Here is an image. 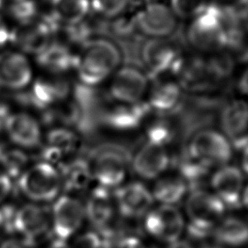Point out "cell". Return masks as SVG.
Returning <instances> with one entry per match:
<instances>
[{
  "mask_svg": "<svg viewBox=\"0 0 248 248\" xmlns=\"http://www.w3.org/2000/svg\"><path fill=\"white\" fill-rule=\"evenodd\" d=\"M91 13L100 20H112L131 8L130 0H90Z\"/></svg>",
  "mask_w": 248,
  "mask_h": 248,
  "instance_id": "1f68e13d",
  "label": "cell"
},
{
  "mask_svg": "<svg viewBox=\"0 0 248 248\" xmlns=\"http://www.w3.org/2000/svg\"><path fill=\"white\" fill-rule=\"evenodd\" d=\"M156 213L162 227L161 238L168 243H176L183 232L185 222L181 212L173 205L163 204L158 207Z\"/></svg>",
  "mask_w": 248,
  "mask_h": 248,
  "instance_id": "4316f807",
  "label": "cell"
},
{
  "mask_svg": "<svg viewBox=\"0 0 248 248\" xmlns=\"http://www.w3.org/2000/svg\"><path fill=\"white\" fill-rule=\"evenodd\" d=\"M220 125L232 144L244 149L248 145V102L239 98L226 102L220 110Z\"/></svg>",
  "mask_w": 248,
  "mask_h": 248,
  "instance_id": "4fadbf2b",
  "label": "cell"
},
{
  "mask_svg": "<svg viewBox=\"0 0 248 248\" xmlns=\"http://www.w3.org/2000/svg\"><path fill=\"white\" fill-rule=\"evenodd\" d=\"M138 34L153 40L169 39L177 30L179 19L168 3L149 2L136 9Z\"/></svg>",
  "mask_w": 248,
  "mask_h": 248,
  "instance_id": "ba28073f",
  "label": "cell"
},
{
  "mask_svg": "<svg viewBox=\"0 0 248 248\" xmlns=\"http://www.w3.org/2000/svg\"><path fill=\"white\" fill-rule=\"evenodd\" d=\"M243 150V159H242V167L244 171L248 174V145L242 149Z\"/></svg>",
  "mask_w": 248,
  "mask_h": 248,
  "instance_id": "f6af8a7d",
  "label": "cell"
},
{
  "mask_svg": "<svg viewBox=\"0 0 248 248\" xmlns=\"http://www.w3.org/2000/svg\"><path fill=\"white\" fill-rule=\"evenodd\" d=\"M122 62L123 52L116 42L105 36H96L76 53L74 71L79 83L97 87L108 81Z\"/></svg>",
  "mask_w": 248,
  "mask_h": 248,
  "instance_id": "6da1fadb",
  "label": "cell"
},
{
  "mask_svg": "<svg viewBox=\"0 0 248 248\" xmlns=\"http://www.w3.org/2000/svg\"><path fill=\"white\" fill-rule=\"evenodd\" d=\"M48 219L46 211L42 206L35 203L25 204L16 211L14 232L21 234L28 242H32L46 232Z\"/></svg>",
  "mask_w": 248,
  "mask_h": 248,
  "instance_id": "d6986e66",
  "label": "cell"
},
{
  "mask_svg": "<svg viewBox=\"0 0 248 248\" xmlns=\"http://www.w3.org/2000/svg\"><path fill=\"white\" fill-rule=\"evenodd\" d=\"M211 166L202 160L196 158L186 151L181 155L178 162V170L181 174V178L186 183L187 187L198 188L202 182L205 179V176L209 172Z\"/></svg>",
  "mask_w": 248,
  "mask_h": 248,
  "instance_id": "f1b7e54d",
  "label": "cell"
},
{
  "mask_svg": "<svg viewBox=\"0 0 248 248\" xmlns=\"http://www.w3.org/2000/svg\"><path fill=\"white\" fill-rule=\"evenodd\" d=\"M150 110L146 102L138 104H116L103 110L102 122L116 130L137 128Z\"/></svg>",
  "mask_w": 248,
  "mask_h": 248,
  "instance_id": "44dd1931",
  "label": "cell"
},
{
  "mask_svg": "<svg viewBox=\"0 0 248 248\" xmlns=\"http://www.w3.org/2000/svg\"><path fill=\"white\" fill-rule=\"evenodd\" d=\"M214 235L225 245L241 246L248 242V224L238 218H227L216 227Z\"/></svg>",
  "mask_w": 248,
  "mask_h": 248,
  "instance_id": "83f0119b",
  "label": "cell"
},
{
  "mask_svg": "<svg viewBox=\"0 0 248 248\" xmlns=\"http://www.w3.org/2000/svg\"><path fill=\"white\" fill-rule=\"evenodd\" d=\"M184 37L197 54L206 55L224 49V10L212 1L187 21Z\"/></svg>",
  "mask_w": 248,
  "mask_h": 248,
  "instance_id": "7a4b0ae2",
  "label": "cell"
},
{
  "mask_svg": "<svg viewBox=\"0 0 248 248\" xmlns=\"http://www.w3.org/2000/svg\"><path fill=\"white\" fill-rule=\"evenodd\" d=\"M213 1L218 3L219 5H221L223 7H229V6H232V5H236L238 3H241L245 0H213Z\"/></svg>",
  "mask_w": 248,
  "mask_h": 248,
  "instance_id": "b9f144b4",
  "label": "cell"
},
{
  "mask_svg": "<svg viewBox=\"0 0 248 248\" xmlns=\"http://www.w3.org/2000/svg\"><path fill=\"white\" fill-rule=\"evenodd\" d=\"M129 158L127 151L117 145L98 147L90 164L92 177L105 188L117 187L126 176Z\"/></svg>",
  "mask_w": 248,
  "mask_h": 248,
  "instance_id": "30bf717a",
  "label": "cell"
},
{
  "mask_svg": "<svg viewBox=\"0 0 248 248\" xmlns=\"http://www.w3.org/2000/svg\"><path fill=\"white\" fill-rule=\"evenodd\" d=\"M12 191V179L6 173L0 171V202H2Z\"/></svg>",
  "mask_w": 248,
  "mask_h": 248,
  "instance_id": "74e56055",
  "label": "cell"
},
{
  "mask_svg": "<svg viewBox=\"0 0 248 248\" xmlns=\"http://www.w3.org/2000/svg\"><path fill=\"white\" fill-rule=\"evenodd\" d=\"M115 199L121 215L127 219L142 216L152 205L153 196L140 182H132L119 187Z\"/></svg>",
  "mask_w": 248,
  "mask_h": 248,
  "instance_id": "9a60e30c",
  "label": "cell"
},
{
  "mask_svg": "<svg viewBox=\"0 0 248 248\" xmlns=\"http://www.w3.org/2000/svg\"><path fill=\"white\" fill-rule=\"evenodd\" d=\"M0 248H27L26 245L17 239H7L0 244Z\"/></svg>",
  "mask_w": 248,
  "mask_h": 248,
  "instance_id": "60d3db41",
  "label": "cell"
},
{
  "mask_svg": "<svg viewBox=\"0 0 248 248\" xmlns=\"http://www.w3.org/2000/svg\"><path fill=\"white\" fill-rule=\"evenodd\" d=\"M60 175L62 186L66 190H82L87 187L92 178L90 164L85 159L77 158L62 165Z\"/></svg>",
  "mask_w": 248,
  "mask_h": 248,
  "instance_id": "484cf974",
  "label": "cell"
},
{
  "mask_svg": "<svg viewBox=\"0 0 248 248\" xmlns=\"http://www.w3.org/2000/svg\"><path fill=\"white\" fill-rule=\"evenodd\" d=\"M40 67L52 75H64L75 69L76 52L65 42L53 40L41 53L36 55Z\"/></svg>",
  "mask_w": 248,
  "mask_h": 248,
  "instance_id": "7402d4cb",
  "label": "cell"
},
{
  "mask_svg": "<svg viewBox=\"0 0 248 248\" xmlns=\"http://www.w3.org/2000/svg\"><path fill=\"white\" fill-rule=\"evenodd\" d=\"M85 215L90 223L100 230L108 227L114 213V206L111 196L108 190L103 186L94 188L84 206Z\"/></svg>",
  "mask_w": 248,
  "mask_h": 248,
  "instance_id": "603a6c76",
  "label": "cell"
},
{
  "mask_svg": "<svg viewBox=\"0 0 248 248\" xmlns=\"http://www.w3.org/2000/svg\"><path fill=\"white\" fill-rule=\"evenodd\" d=\"M4 130L14 143L23 148L37 147L42 140L39 122L26 112L11 113Z\"/></svg>",
  "mask_w": 248,
  "mask_h": 248,
  "instance_id": "ac0fdd59",
  "label": "cell"
},
{
  "mask_svg": "<svg viewBox=\"0 0 248 248\" xmlns=\"http://www.w3.org/2000/svg\"><path fill=\"white\" fill-rule=\"evenodd\" d=\"M151 85L145 70L136 65H121L108 79V97L116 104L144 102Z\"/></svg>",
  "mask_w": 248,
  "mask_h": 248,
  "instance_id": "277c9868",
  "label": "cell"
},
{
  "mask_svg": "<svg viewBox=\"0 0 248 248\" xmlns=\"http://www.w3.org/2000/svg\"><path fill=\"white\" fill-rule=\"evenodd\" d=\"M182 88L176 78H160L151 80L146 96V104L150 109L158 112H170L177 108Z\"/></svg>",
  "mask_w": 248,
  "mask_h": 248,
  "instance_id": "ffe728a7",
  "label": "cell"
},
{
  "mask_svg": "<svg viewBox=\"0 0 248 248\" xmlns=\"http://www.w3.org/2000/svg\"><path fill=\"white\" fill-rule=\"evenodd\" d=\"M11 114L8 106L4 103H0V130L5 129L7 118Z\"/></svg>",
  "mask_w": 248,
  "mask_h": 248,
  "instance_id": "ab89813d",
  "label": "cell"
},
{
  "mask_svg": "<svg viewBox=\"0 0 248 248\" xmlns=\"http://www.w3.org/2000/svg\"><path fill=\"white\" fill-rule=\"evenodd\" d=\"M213 0H169L167 3L177 18L189 20Z\"/></svg>",
  "mask_w": 248,
  "mask_h": 248,
  "instance_id": "836d02e7",
  "label": "cell"
},
{
  "mask_svg": "<svg viewBox=\"0 0 248 248\" xmlns=\"http://www.w3.org/2000/svg\"><path fill=\"white\" fill-rule=\"evenodd\" d=\"M243 175L234 166H224L211 177V186L215 195L225 206L238 207L241 202Z\"/></svg>",
  "mask_w": 248,
  "mask_h": 248,
  "instance_id": "2e32d148",
  "label": "cell"
},
{
  "mask_svg": "<svg viewBox=\"0 0 248 248\" xmlns=\"http://www.w3.org/2000/svg\"><path fill=\"white\" fill-rule=\"evenodd\" d=\"M11 29L7 25L2 13L0 12V48L4 47L8 43H10Z\"/></svg>",
  "mask_w": 248,
  "mask_h": 248,
  "instance_id": "f35d334b",
  "label": "cell"
},
{
  "mask_svg": "<svg viewBox=\"0 0 248 248\" xmlns=\"http://www.w3.org/2000/svg\"><path fill=\"white\" fill-rule=\"evenodd\" d=\"M185 57L177 43L169 39H148L140 48V58L151 80L176 78Z\"/></svg>",
  "mask_w": 248,
  "mask_h": 248,
  "instance_id": "3957f363",
  "label": "cell"
},
{
  "mask_svg": "<svg viewBox=\"0 0 248 248\" xmlns=\"http://www.w3.org/2000/svg\"><path fill=\"white\" fill-rule=\"evenodd\" d=\"M235 86L241 95L248 97V62L238 72L236 76Z\"/></svg>",
  "mask_w": 248,
  "mask_h": 248,
  "instance_id": "8d00e7d4",
  "label": "cell"
},
{
  "mask_svg": "<svg viewBox=\"0 0 248 248\" xmlns=\"http://www.w3.org/2000/svg\"><path fill=\"white\" fill-rule=\"evenodd\" d=\"M84 217L85 209L80 201L68 195L57 198L51 211V224L55 237L67 241L80 228Z\"/></svg>",
  "mask_w": 248,
  "mask_h": 248,
  "instance_id": "7c38bea8",
  "label": "cell"
},
{
  "mask_svg": "<svg viewBox=\"0 0 248 248\" xmlns=\"http://www.w3.org/2000/svg\"><path fill=\"white\" fill-rule=\"evenodd\" d=\"M110 33L122 40L133 39L137 34L136 9L130 8L125 13L109 21Z\"/></svg>",
  "mask_w": 248,
  "mask_h": 248,
  "instance_id": "d6a6232c",
  "label": "cell"
},
{
  "mask_svg": "<svg viewBox=\"0 0 248 248\" xmlns=\"http://www.w3.org/2000/svg\"><path fill=\"white\" fill-rule=\"evenodd\" d=\"M73 85L62 75L38 78L26 90L16 94V102L44 111L69 98Z\"/></svg>",
  "mask_w": 248,
  "mask_h": 248,
  "instance_id": "52a82bcc",
  "label": "cell"
},
{
  "mask_svg": "<svg viewBox=\"0 0 248 248\" xmlns=\"http://www.w3.org/2000/svg\"><path fill=\"white\" fill-rule=\"evenodd\" d=\"M173 138V134L170 127L164 122H158L153 124L147 129V141L166 145Z\"/></svg>",
  "mask_w": 248,
  "mask_h": 248,
  "instance_id": "e575fe53",
  "label": "cell"
},
{
  "mask_svg": "<svg viewBox=\"0 0 248 248\" xmlns=\"http://www.w3.org/2000/svg\"><path fill=\"white\" fill-rule=\"evenodd\" d=\"M225 207L215 194L200 189L194 190L186 201V212L190 220L189 234L196 239L207 236L224 214Z\"/></svg>",
  "mask_w": 248,
  "mask_h": 248,
  "instance_id": "5b68a950",
  "label": "cell"
},
{
  "mask_svg": "<svg viewBox=\"0 0 248 248\" xmlns=\"http://www.w3.org/2000/svg\"><path fill=\"white\" fill-rule=\"evenodd\" d=\"M241 201H242L243 204L248 208V185L245 187V189H244L243 192H242Z\"/></svg>",
  "mask_w": 248,
  "mask_h": 248,
  "instance_id": "bcb514c9",
  "label": "cell"
},
{
  "mask_svg": "<svg viewBox=\"0 0 248 248\" xmlns=\"http://www.w3.org/2000/svg\"><path fill=\"white\" fill-rule=\"evenodd\" d=\"M32 80V68L28 59L18 51L0 53V87L20 91Z\"/></svg>",
  "mask_w": 248,
  "mask_h": 248,
  "instance_id": "5bb4252c",
  "label": "cell"
},
{
  "mask_svg": "<svg viewBox=\"0 0 248 248\" xmlns=\"http://www.w3.org/2000/svg\"><path fill=\"white\" fill-rule=\"evenodd\" d=\"M132 164L139 176L153 179L168 169L170 157L164 145L147 141L134 156Z\"/></svg>",
  "mask_w": 248,
  "mask_h": 248,
  "instance_id": "e0dca14e",
  "label": "cell"
},
{
  "mask_svg": "<svg viewBox=\"0 0 248 248\" xmlns=\"http://www.w3.org/2000/svg\"><path fill=\"white\" fill-rule=\"evenodd\" d=\"M177 248H196V247H192L190 245H182V246H177Z\"/></svg>",
  "mask_w": 248,
  "mask_h": 248,
  "instance_id": "7dc6e473",
  "label": "cell"
},
{
  "mask_svg": "<svg viewBox=\"0 0 248 248\" xmlns=\"http://www.w3.org/2000/svg\"><path fill=\"white\" fill-rule=\"evenodd\" d=\"M2 13L17 22V25L30 22L40 16L35 0H5Z\"/></svg>",
  "mask_w": 248,
  "mask_h": 248,
  "instance_id": "4dcf8cb0",
  "label": "cell"
},
{
  "mask_svg": "<svg viewBox=\"0 0 248 248\" xmlns=\"http://www.w3.org/2000/svg\"><path fill=\"white\" fill-rule=\"evenodd\" d=\"M49 5L47 15L60 26L82 21L91 14L90 0H44Z\"/></svg>",
  "mask_w": 248,
  "mask_h": 248,
  "instance_id": "cb8c5ba5",
  "label": "cell"
},
{
  "mask_svg": "<svg viewBox=\"0 0 248 248\" xmlns=\"http://www.w3.org/2000/svg\"><path fill=\"white\" fill-rule=\"evenodd\" d=\"M153 1H157V0H130L131 6L134 9H139L140 7L149 3V2H153Z\"/></svg>",
  "mask_w": 248,
  "mask_h": 248,
  "instance_id": "ee69618b",
  "label": "cell"
},
{
  "mask_svg": "<svg viewBox=\"0 0 248 248\" xmlns=\"http://www.w3.org/2000/svg\"><path fill=\"white\" fill-rule=\"evenodd\" d=\"M4 150H5V149H3V147L0 145V161H1V158H2V155H3Z\"/></svg>",
  "mask_w": 248,
  "mask_h": 248,
  "instance_id": "c3c4849f",
  "label": "cell"
},
{
  "mask_svg": "<svg viewBox=\"0 0 248 248\" xmlns=\"http://www.w3.org/2000/svg\"><path fill=\"white\" fill-rule=\"evenodd\" d=\"M47 248H70V246L66 241L59 240L56 238Z\"/></svg>",
  "mask_w": 248,
  "mask_h": 248,
  "instance_id": "7bdbcfd3",
  "label": "cell"
},
{
  "mask_svg": "<svg viewBox=\"0 0 248 248\" xmlns=\"http://www.w3.org/2000/svg\"><path fill=\"white\" fill-rule=\"evenodd\" d=\"M187 185L182 178L166 177L160 179L154 186L153 198L163 204H174L185 196Z\"/></svg>",
  "mask_w": 248,
  "mask_h": 248,
  "instance_id": "f546056e",
  "label": "cell"
},
{
  "mask_svg": "<svg viewBox=\"0 0 248 248\" xmlns=\"http://www.w3.org/2000/svg\"><path fill=\"white\" fill-rule=\"evenodd\" d=\"M185 151L210 166L225 164L232 157V145L227 137L212 129H202L194 134Z\"/></svg>",
  "mask_w": 248,
  "mask_h": 248,
  "instance_id": "8fae6325",
  "label": "cell"
},
{
  "mask_svg": "<svg viewBox=\"0 0 248 248\" xmlns=\"http://www.w3.org/2000/svg\"><path fill=\"white\" fill-rule=\"evenodd\" d=\"M70 248H103V240L99 232H88L77 236Z\"/></svg>",
  "mask_w": 248,
  "mask_h": 248,
  "instance_id": "d590c367",
  "label": "cell"
},
{
  "mask_svg": "<svg viewBox=\"0 0 248 248\" xmlns=\"http://www.w3.org/2000/svg\"><path fill=\"white\" fill-rule=\"evenodd\" d=\"M59 25L47 15L11 29L10 43L25 53L38 55L53 41Z\"/></svg>",
  "mask_w": 248,
  "mask_h": 248,
  "instance_id": "9c48e42d",
  "label": "cell"
},
{
  "mask_svg": "<svg viewBox=\"0 0 248 248\" xmlns=\"http://www.w3.org/2000/svg\"><path fill=\"white\" fill-rule=\"evenodd\" d=\"M77 144L78 138L73 131L64 127L50 130L46 136V147L44 151L45 162L53 165L75 150Z\"/></svg>",
  "mask_w": 248,
  "mask_h": 248,
  "instance_id": "d4e9b609",
  "label": "cell"
},
{
  "mask_svg": "<svg viewBox=\"0 0 248 248\" xmlns=\"http://www.w3.org/2000/svg\"><path fill=\"white\" fill-rule=\"evenodd\" d=\"M18 186L22 194L34 202H50L62 187L60 171L50 163H37L20 173Z\"/></svg>",
  "mask_w": 248,
  "mask_h": 248,
  "instance_id": "8992f818",
  "label": "cell"
}]
</instances>
